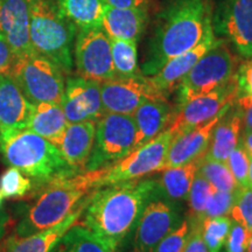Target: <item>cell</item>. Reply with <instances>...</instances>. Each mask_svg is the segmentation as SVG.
<instances>
[{
    "mask_svg": "<svg viewBox=\"0 0 252 252\" xmlns=\"http://www.w3.org/2000/svg\"><path fill=\"white\" fill-rule=\"evenodd\" d=\"M237 94V84L234 78L224 87L179 103L178 108L173 111V117L168 127H171L175 134H180L204 124L216 117L223 110L231 106Z\"/></svg>",
    "mask_w": 252,
    "mask_h": 252,
    "instance_id": "cell-13",
    "label": "cell"
},
{
    "mask_svg": "<svg viewBox=\"0 0 252 252\" xmlns=\"http://www.w3.org/2000/svg\"><path fill=\"white\" fill-rule=\"evenodd\" d=\"M184 252H209L204 239L202 237V230L201 224H191L190 223V234Z\"/></svg>",
    "mask_w": 252,
    "mask_h": 252,
    "instance_id": "cell-42",
    "label": "cell"
},
{
    "mask_svg": "<svg viewBox=\"0 0 252 252\" xmlns=\"http://www.w3.org/2000/svg\"><path fill=\"white\" fill-rule=\"evenodd\" d=\"M109 7L115 8H138L149 11L151 0H105Z\"/></svg>",
    "mask_w": 252,
    "mask_h": 252,
    "instance_id": "cell-43",
    "label": "cell"
},
{
    "mask_svg": "<svg viewBox=\"0 0 252 252\" xmlns=\"http://www.w3.org/2000/svg\"><path fill=\"white\" fill-rule=\"evenodd\" d=\"M74 59L78 76L99 83L116 76L111 56V40L102 27L77 30Z\"/></svg>",
    "mask_w": 252,
    "mask_h": 252,
    "instance_id": "cell-12",
    "label": "cell"
},
{
    "mask_svg": "<svg viewBox=\"0 0 252 252\" xmlns=\"http://www.w3.org/2000/svg\"><path fill=\"white\" fill-rule=\"evenodd\" d=\"M235 81L239 94L252 96V58L245 59V61L238 65L235 74Z\"/></svg>",
    "mask_w": 252,
    "mask_h": 252,
    "instance_id": "cell-39",
    "label": "cell"
},
{
    "mask_svg": "<svg viewBox=\"0 0 252 252\" xmlns=\"http://www.w3.org/2000/svg\"><path fill=\"white\" fill-rule=\"evenodd\" d=\"M242 131V116L234 102L214 128L206 157L225 162L230 153L241 141Z\"/></svg>",
    "mask_w": 252,
    "mask_h": 252,
    "instance_id": "cell-24",
    "label": "cell"
},
{
    "mask_svg": "<svg viewBox=\"0 0 252 252\" xmlns=\"http://www.w3.org/2000/svg\"><path fill=\"white\" fill-rule=\"evenodd\" d=\"M175 135L171 127H167L154 139L141 145L119 162L100 168V188L119 182L139 180L151 173L162 171L167 152Z\"/></svg>",
    "mask_w": 252,
    "mask_h": 252,
    "instance_id": "cell-9",
    "label": "cell"
},
{
    "mask_svg": "<svg viewBox=\"0 0 252 252\" xmlns=\"http://www.w3.org/2000/svg\"><path fill=\"white\" fill-rule=\"evenodd\" d=\"M0 154L6 165L45 184L80 173L65 161L54 144L28 128L0 130Z\"/></svg>",
    "mask_w": 252,
    "mask_h": 252,
    "instance_id": "cell-4",
    "label": "cell"
},
{
    "mask_svg": "<svg viewBox=\"0 0 252 252\" xmlns=\"http://www.w3.org/2000/svg\"><path fill=\"white\" fill-rule=\"evenodd\" d=\"M182 222L178 206L171 201L152 198L137 225L132 252H156L160 242Z\"/></svg>",
    "mask_w": 252,
    "mask_h": 252,
    "instance_id": "cell-14",
    "label": "cell"
},
{
    "mask_svg": "<svg viewBox=\"0 0 252 252\" xmlns=\"http://www.w3.org/2000/svg\"><path fill=\"white\" fill-rule=\"evenodd\" d=\"M173 111L168 99L147 100L141 104L132 115L135 124V149L166 130L171 124Z\"/></svg>",
    "mask_w": 252,
    "mask_h": 252,
    "instance_id": "cell-21",
    "label": "cell"
},
{
    "mask_svg": "<svg viewBox=\"0 0 252 252\" xmlns=\"http://www.w3.org/2000/svg\"><path fill=\"white\" fill-rule=\"evenodd\" d=\"M89 196L74 213L65 217L59 224L36 232V234L26 236V237H15V236H13L11 239H8L4 252H50L52 249L55 247V244L61 239L62 236L77 220H80L82 214L86 209Z\"/></svg>",
    "mask_w": 252,
    "mask_h": 252,
    "instance_id": "cell-23",
    "label": "cell"
},
{
    "mask_svg": "<svg viewBox=\"0 0 252 252\" xmlns=\"http://www.w3.org/2000/svg\"><path fill=\"white\" fill-rule=\"evenodd\" d=\"M31 189V179L15 167H8L0 175V193L4 198L25 197Z\"/></svg>",
    "mask_w": 252,
    "mask_h": 252,
    "instance_id": "cell-33",
    "label": "cell"
},
{
    "mask_svg": "<svg viewBox=\"0 0 252 252\" xmlns=\"http://www.w3.org/2000/svg\"><path fill=\"white\" fill-rule=\"evenodd\" d=\"M189 234H190V222L189 220H182L180 224L160 242L156 252H184Z\"/></svg>",
    "mask_w": 252,
    "mask_h": 252,
    "instance_id": "cell-35",
    "label": "cell"
},
{
    "mask_svg": "<svg viewBox=\"0 0 252 252\" xmlns=\"http://www.w3.org/2000/svg\"><path fill=\"white\" fill-rule=\"evenodd\" d=\"M226 165L234 175L235 180L237 181L239 187H245L248 186V174H249V165H250V156L242 144L239 143L236 149L230 153L226 159Z\"/></svg>",
    "mask_w": 252,
    "mask_h": 252,
    "instance_id": "cell-36",
    "label": "cell"
},
{
    "mask_svg": "<svg viewBox=\"0 0 252 252\" xmlns=\"http://www.w3.org/2000/svg\"><path fill=\"white\" fill-rule=\"evenodd\" d=\"M100 96L104 111L130 116L147 100L168 98V94L143 72L132 76H115L102 82Z\"/></svg>",
    "mask_w": 252,
    "mask_h": 252,
    "instance_id": "cell-11",
    "label": "cell"
},
{
    "mask_svg": "<svg viewBox=\"0 0 252 252\" xmlns=\"http://www.w3.org/2000/svg\"><path fill=\"white\" fill-rule=\"evenodd\" d=\"M8 223V217L5 214H0V241L4 238L6 234V226Z\"/></svg>",
    "mask_w": 252,
    "mask_h": 252,
    "instance_id": "cell-45",
    "label": "cell"
},
{
    "mask_svg": "<svg viewBox=\"0 0 252 252\" xmlns=\"http://www.w3.org/2000/svg\"><path fill=\"white\" fill-rule=\"evenodd\" d=\"M229 215L234 222L243 225L252 234V188L245 186L235 191L234 203Z\"/></svg>",
    "mask_w": 252,
    "mask_h": 252,
    "instance_id": "cell-34",
    "label": "cell"
},
{
    "mask_svg": "<svg viewBox=\"0 0 252 252\" xmlns=\"http://www.w3.org/2000/svg\"><path fill=\"white\" fill-rule=\"evenodd\" d=\"M228 109L223 110L216 117L210 119L204 124L182 132L180 134H176L171 143L168 152H167L162 171L166 168H171V167L185 165V163L206 156L214 128Z\"/></svg>",
    "mask_w": 252,
    "mask_h": 252,
    "instance_id": "cell-16",
    "label": "cell"
},
{
    "mask_svg": "<svg viewBox=\"0 0 252 252\" xmlns=\"http://www.w3.org/2000/svg\"><path fill=\"white\" fill-rule=\"evenodd\" d=\"M11 77L31 103L61 104L65 86L63 71L35 50L15 56Z\"/></svg>",
    "mask_w": 252,
    "mask_h": 252,
    "instance_id": "cell-6",
    "label": "cell"
},
{
    "mask_svg": "<svg viewBox=\"0 0 252 252\" xmlns=\"http://www.w3.org/2000/svg\"><path fill=\"white\" fill-rule=\"evenodd\" d=\"M2 200H4V197H2V195H1V193H0V208L2 207Z\"/></svg>",
    "mask_w": 252,
    "mask_h": 252,
    "instance_id": "cell-48",
    "label": "cell"
},
{
    "mask_svg": "<svg viewBox=\"0 0 252 252\" xmlns=\"http://www.w3.org/2000/svg\"><path fill=\"white\" fill-rule=\"evenodd\" d=\"M212 185L197 172L187 198L189 209H190V220H189V222L191 224H202L207 201L210 194H212Z\"/></svg>",
    "mask_w": 252,
    "mask_h": 252,
    "instance_id": "cell-32",
    "label": "cell"
},
{
    "mask_svg": "<svg viewBox=\"0 0 252 252\" xmlns=\"http://www.w3.org/2000/svg\"><path fill=\"white\" fill-rule=\"evenodd\" d=\"M30 40L32 48L70 74L74 65L77 28L60 11L55 0H30Z\"/></svg>",
    "mask_w": 252,
    "mask_h": 252,
    "instance_id": "cell-5",
    "label": "cell"
},
{
    "mask_svg": "<svg viewBox=\"0 0 252 252\" xmlns=\"http://www.w3.org/2000/svg\"><path fill=\"white\" fill-rule=\"evenodd\" d=\"M210 14L215 35L242 58H252V0H210Z\"/></svg>",
    "mask_w": 252,
    "mask_h": 252,
    "instance_id": "cell-10",
    "label": "cell"
},
{
    "mask_svg": "<svg viewBox=\"0 0 252 252\" xmlns=\"http://www.w3.org/2000/svg\"><path fill=\"white\" fill-rule=\"evenodd\" d=\"M111 40V56L116 76H132L139 74L138 48L135 41Z\"/></svg>",
    "mask_w": 252,
    "mask_h": 252,
    "instance_id": "cell-29",
    "label": "cell"
},
{
    "mask_svg": "<svg viewBox=\"0 0 252 252\" xmlns=\"http://www.w3.org/2000/svg\"><path fill=\"white\" fill-rule=\"evenodd\" d=\"M30 0H0V34L15 56L34 50L30 40Z\"/></svg>",
    "mask_w": 252,
    "mask_h": 252,
    "instance_id": "cell-17",
    "label": "cell"
},
{
    "mask_svg": "<svg viewBox=\"0 0 252 252\" xmlns=\"http://www.w3.org/2000/svg\"><path fill=\"white\" fill-rule=\"evenodd\" d=\"M210 26V0H168L156 17L143 74L152 76L169 60L194 48Z\"/></svg>",
    "mask_w": 252,
    "mask_h": 252,
    "instance_id": "cell-2",
    "label": "cell"
},
{
    "mask_svg": "<svg viewBox=\"0 0 252 252\" xmlns=\"http://www.w3.org/2000/svg\"><path fill=\"white\" fill-rule=\"evenodd\" d=\"M15 54L5 37L0 34V75H11Z\"/></svg>",
    "mask_w": 252,
    "mask_h": 252,
    "instance_id": "cell-41",
    "label": "cell"
},
{
    "mask_svg": "<svg viewBox=\"0 0 252 252\" xmlns=\"http://www.w3.org/2000/svg\"><path fill=\"white\" fill-rule=\"evenodd\" d=\"M231 225L232 220L229 216L212 217L202 220V237L209 252H220L228 238Z\"/></svg>",
    "mask_w": 252,
    "mask_h": 252,
    "instance_id": "cell-31",
    "label": "cell"
},
{
    "mask_svg": "<svg viewBox=\"0 0 252 252\" xmlns=\"http://www.w3.org/2000/svg\"><path fill=\"white\" fill-rule=\"evenodd\" d=\"M242 146L244 147L249 156H252V132L250 131H242L241 141Z\"/></svg>",
    "mask_w": 252,
    "mask_h": 252,
    "instance_id": "cell-44",
    "label": "cell"
},
{
    "mask_svg": "<svg viewBox=\"0 0 252 252\" xmlns=\"http://www.w3.org/2000/svg\"><path fill=\"white\" fill-rule=\"evenodd\" d=\"M217 39L219 37L214 33L213 26H210L208 28L203 39L194 48L189 49L188 52L184 53V54L169 60L168 62L162 65L159 71L156 72L152 76H150L151 80L153 81V83L160 90L169 94L172 91L178 89L179 84L181 83L184 77L194 67L195 63L215 45Z\"/></svg>",
    "mask_w": 252,
    "mask_h": 252,
    "instance_id": "cell-18",
    "label": "cell"
},
{
    "mask_svg": "<svg viewBox=\"0 0 252 252\" xmlns=\"http://www.w3.org/2000/svg\"><path fill=\"white\" fill-rule=\"evenodd\" d=\"M135 124L130 115L105 112L96 122V134L86 171L115 165L135 150Z\"/></svg>",
    "mask_w": 252,
    "mask_h": 252,
    "instance_id": "cell-8",
    "label": "cell"
},
{
    "mask_svg": "<svg viewBox=\"0 0 252 252\" xmlns=\"http://www.w3.org/2000/svg\"><path fill=\"white\" fill-rule=\"evenodd\" d=\"M96 134V122L69 123L55 146L64 160L78 172L86 171Z\"/></svg>",
    "mask_w": 252,
    "mask_h": 252,
    "instance_id": "cell-19",
    "label": "cell"
},
{
    "mask_svg": "<svg viewBox=\"0 0 252 252\" xmlns=\"http://www.w3.org/2000/svg\"><path fill=\"white\" fill-rule=\"evenodd\" d=\"M235 105L241 112L243 131L252 132V96L238 93L235 99Z\"/></svg>",
    "mask_w": 252,
    "mask_h": 252,
    "instance_id": "cell-40",
    "label": "cell"
},
{
    "mask_svg": "<svg viewBox=\"0 0 252 252\" xmlns=\"http://www.w3.org/2000/svg\"><path fill=\"white\" fill-rule=\"evenodd\" d=\"M204 157L185 165L163 169L159 185L167 197L173 201H187L189 190Z\"/></svg>",
    "mask_w": 252,
    "mask_h": 252,
    "instance_id": "cell-27",
    "label": "cell"
},
{
    "mask_svg": "<svg viewBox=\"0 0 252 252\" xmlns=\"http://www.w3.org/2000/svg\"><path fill=\"white\" fill-rule=\"evenodd\" d=\"M50 252H116L94 232L75 223Z\"/></svg>",
    "mask_w": 252,
    "mask_h": 252,
    "instance_id": "cell-28",
    "label": "cell"
},
{
    "mask_svg": "<svg viewBox=\"0 0 252 252\" xmlns=\"http://www.w3.org/2000/svg\"><path fill=\"white\" fill-rule=\"evenodd\" d=\"M61 13L77 30L89 27H102L105 15V0H55Z\"/></svg>",
    "mask_w": 252,
    "mask_h": 252,
    "instance_id": "cell-26",
    "label": "cell"
},
{
    "mask_svg": "<svg viewBox=\"0 0 252 252\" xmlns=\"http://www.w3.org/2000/svg\"><path fill=\"white\" fill-rule=\"evenodd\" d=\"M160 189L156 180L124 181L97 189L88 198L80 224L116 251Z\"/></svg>",
    "mask_w": 252,
    "mask_h": 252,
    "instance_id": "cell-1",
    "label": "cell"
},
{
    "mask_svg": "<svg viewBox=\"0 0 252 252\" xmlns=\"http://www.w3.org/2000/svg\"><path fill=\"white\" fill-rule=\"evenodd\" d=\"M234 197L235 193H229V191L213 188L212 194L207 201L204 219L229 216L232 203H234Z\"/></svg>",
    "mask_w": 252,
    "mask_h": 252,
    "instance_id": "cell-37",
    "label": "cell"
},
{
    "mask_svg": "<svg viewBox=\"0 0 252 252\" xmlns=\"http://www.w3.org/2000/svg\"><path fill=\"white\" fill-rule=\"evenodd\" d=\"M61 106L68 123L97 122L105 113L100 83L81 76L69 77L65 82Z\"/></svg>",
    "mask_w": 252,
    "mask_h": 252,
    "instance_id": "cell-15",
    "label": "cell"
},
{
    "mask_svg": "<svg viewBox=\"0 0 252 252\" xmlns=\"http://www.w3.org/2000/svg\"><path fill=\"white\" fill-rule=\"evenodd\" d=\"M236 70L237 59L225 40L217 39L179 84V103L226 86L235 78Z\"/></svg>",
    "mask_w": 252,
    "mask_h": 252,
    "instance_id": "cell-7",
    "label": "cell"
},
{
    "mask_svg": "<svg viewBox=\"0 0 252 252\" xmlns=\"http://www.w3.org/2000/svg\"><path fill=\"white\" fill-rule=\"evenodd\" d=\"M248 187L252 188V156H250V165H249V174H248Z\"/></svg>",
    "mask_w": 252,
    "mask_h": 252,
    "instance_id": "cell-46",
    "label": "cell"
},
{
    "mask_svg": "<svg viewBox=\"0 0 252 252\" xmlns=\"http://www.w3.org/2000/svg\"><path fill=\"white\" fill-rule=\"evenodd\" d=\"M149 11L138 8H106L102 28L110 39L138 42L149 25Z\"/></svg>",
    "mask_w": 252,
    "mask_h": 252,
    "instance_id": "cell-22",
    "label": "cell"
},
{
    "mask_svg": "<svg viewBox=\"0 0 252 252\" xmlns=\"http://www.w3.org/2000/svg\"><path fill=\"white\" fill-rule=\"evenodd\" d=\"M251 232L232 220L231 229L225 241V252H248Z\"/></svg>",
    "mask_w": 252,
    "mask_h": 252,
    "instance_id": "cell-38",
    "label": "cell"
},
{
    "mask_svg": "<svg viewBox=\"0 0 252 252\" xmlns=\"http://www.w3.org/2000/svg\"><path fill=\"white\" fill-rule=\"evenodd\" d=\"M198 173L212 185L213 188L219 190L235 193L239 188V185L235 180L226 162L204 157L201 161Z\"/></svg>",
    "mask_w": 252,
    "mask_h": 252,
    "instance_id": "cell-30",
    "label": "cell"
},
{
    "mask_svg": "<svg viewBox=\"0 0 252 252\" xmlns=\"http://www.w3.org/2000/svg\"><path fill=\"white\" fill-rule=\"evenodd\" d=\"M248 252H252V234H251L250 241H249V247H248Z\"/></svg>",
    "mask_w": 252,
    "mask_h": 252,
    "instance_id": "cell-47",
    "label": "cell"
},
{
    "mask_svg": "<svg viewBox=\"0 0 252 252\" xmlns=\"http://www.w3.org/2000/svg\"><path fill=\"white\" fill-rule=\"evenodd\" d=\"M31 103L11 75H0V130L26 128L33 115Z\"/></svg>",
    "mask_w": 252,
    "mask_h": 252,
    "instance_id": "cell-20",
    "label": "cell"
},
{
    "mask_svg": "<svg viewBox=\"0 0 252 252\" xmlns=\"http://www.w3.org/2000/svg\"><path fill=\"white\" fill-rule=\"evenodd\" d=\"M100 178L102 171L96 169L47 182L15 226V237H26L59 224L100 188Z\"/></svg>",
    "mask_w": 252,
    "mask_h": 252,
    "instance_id": "cell-3",
    "label": "cell"
},
{
    "mask_svg": "<svg viewBox=\"0 0 252 252\" xmlns=\"http://www.w3.org/2000/svg\"><path fill=\"white\" fill-rule=\"evenodd\" d=\"M68 124L61 104L42 102L34 104L33 115L26 128L55 145Z\"/></svg>",
    "mask_w": 252,
    "mask_h": 252,
    "instance_id": "cell-25",
    "label": "cell"
}]
</instances>
